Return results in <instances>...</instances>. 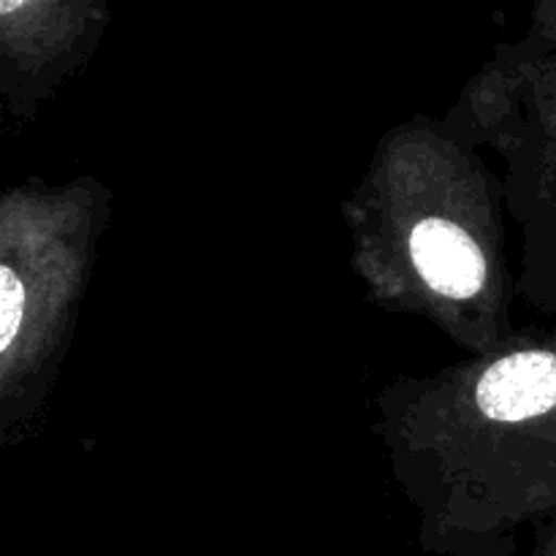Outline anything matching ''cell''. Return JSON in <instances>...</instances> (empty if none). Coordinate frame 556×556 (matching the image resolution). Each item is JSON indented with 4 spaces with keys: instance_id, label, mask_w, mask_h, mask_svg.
Segmentation results:
<instances>
[{
    "instance_id": "obj_1",
    "label": "cell",
    "mask_w": 556,
    "mask_h": 556,
    "mask_svg": "<svg viewBox=\"0 0 556 556\" xmlns=\"http://www.w3.org/2000/svg\"><path fill=\"white\" fill-rule=\"evenodd\" d=\"M372 432L434 556H516L556 514V326L483 356L400 375L375 394Z\"/></svg>"
},
{
    "instance_id": "obj_2",
    "label": "cell",
    "mask_w": 556,
    "mask_h": 556,
    "mask_svg": "<svg viewBox=\"0 0 556 556\" xmlns=\"http://www.w3.org/2000/svg\"><path fill=\"white\" fill-rule=\"evenodd\" d=\"M503 179L440 117L386 130L342 199L353 275L389 315L421 318L467 356L519 331Z\"/></svg>"
},
{
    "instance_id": "obj_3",
    "label": "cell",
    "mask_w": 556,
    "mask_h": 556,
    "mask_svg": "<svg viewBox=\"0 0 556 556\" xmlns=\"http://www.w3.org/2000/svg\"><path fill=\"white\" fill-rule=\"evenodd\" d=\"M114 193L96 174L68 182L30 177L0 195V445L41 432L98 244L112 226Z\"/></svg>"
},
{
    "instance_id": "obj_4",
    "label": "cell",
    "mask_w": 556,
    "mask_h": 556,
    "mask_svg": "<svg viewBox=\"0 0 556 556\" xmlns=\"http://www.w3.org/2000/svg\"><path fill=\"white\" fill-rule=\"evenodd\" d=\"M505 210L519 226L516 293L556 326V52L535 60L519 117L492 147Z\"/></svg>"
},
{
    "instance_id": "obj_5",
    "label": "cell",
    "mask_w": 556,
    "mask_h": 556,
    "mask_svg": "<svg viewBox=\"0 0 556 556\" xmlns=\"http://www.w3.org/2000/svg\"><path fill=\"white\" fill-rule=\"evenodd\" d=\"M112 25L101 0H3L0 3V98L16 125L90 63Z\"/></svg>"
},
{
    "instance_id": "obj_6",
    "label": "cell",
    "mask_w": 556,
    "mask_h": 556,
    "mask_svg": "<svg viewBox=\"0 0 556 556\" xmlns=\"http://www.w3.org/2000/svg\"><path fill=\"white\" fill-rule=\"evenodd\" d=\"M527 36L543 52H556V0H541V3L532 5Z\"/></svg>"
},
{
    "instance_id": "obj_7",
    "label": "cell",
    "mask_w": 556,
    "mask_h": 556,
    "mask_svg": "<svg viewBox=\"0 0 556 556\" xmlns=\"http://www.w3.org/2000/svg\"><path fill=\"white\" fill-rule=\"evenodd\" d=\"M530 556H556V514L532 530V554Z\"/></svg>"
}]
</instances>
